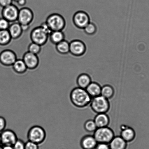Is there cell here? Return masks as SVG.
Wrapping results in <instances>:
<instances>
[{
	"label": "cell",
	"instance_id": "1",
	"mask_svg": "<svg viewBox=\"0 0 149 149\" xmlns=\"http://www.w3.org/2000/svg\"><path fill=\"white\" fill-rule=\"evenodd\" d=\"M70 98L72 104L80 109L85 108L90 105L92 99L86 89L78 87L71 91Z\"/></svg>",
	"mask_w": 149,
	"mask_h": 149
},
{
	"label": "cell",
	"instance_id": "2",
	"mask_svg": "<svg viewBox=\"0 0 149 149\" xmlns=\"http://www.w3.org/2000/svg\"><path fill=\"white\" fill-rule=\"evenodd\" d=\"M51 33L41 26H37L31 31L30 38L32 42L42 46L48 42Z\"/></svg>",
	"mask_w": 149,
	"mask_h": 149
},
{
	"label": "cell",
	"instance_id": "3",
	"mask_svg": "<svg viewBox=\"0 0 149 149\" xmlns=\"http://www.w3.org/2000/svg\"><path fill=\"white\" fill-rule=\"evenodd\" d=\"M45 22L52 32L57 31H62L66 26L65 19L61 15L57 13L50 15Z\"/></svg>",
	"mask_w": 149,
	"mask_h": 149
},
{
	"label": "cell",
	"instance_id": "4",
	"mask_svg": "<svg viewBox=\"0 0 149 149\" xmlns=\"http://www.w3.org/2000/svg\"><path fill=\"white\" fill-rule=\"evenodd\" d=\"M90 105L92 110L97 114L106 113L110 109L108 99L101 95L92 98Z\"/></svg>",
	"mask_w": 149,
	"mask_h": 149
},
{
	"label": "cell",
	"instance_id": "5",
	"mask_svg": "<svg viewBox=\"0 0 149 149\" xmlns=\"http://www.w3.org/2000/svg\"><path fill=\"white\" fill-rule=\"evenodd\" d=\"M46 138V131L39 125H34L29 129L27 132L28 141H32L39 145L44 142Z\"/></svg>",
	"mask_w": 149,
	"mask_h": 149
},
{
	"label": "cell",
	"instance_id": "6",
	"mask_svg": "<svg viewBox=\"0 0 149 149\" xmlns=\"http://www.w3.org/2000/svg\"><path fill=\"white\" fill-rule=\"evenodd\" d=\"M93 136L98 143L108 144L115 136L113 131L108 127L97 128Z\"/></svg>",
	"mask_w": 149,
	"mask_h": 149
},
{
	"label": "cell",
	"instance_id": "7",
	"mask_svg": "<svg viewBox=\"0 0 149 149\" xmlns=\"http://www.w3.org/2000/svg\"><path fill=\"white\" fill-rule=\"evenodd\" d=\"M34 19V14L30 7H25L19 10L17 22L21 25H30Z\"/></svg>",
	"mask_w": 149,
	"mask_h": 149
},
{
	"label": "cell",
	"instance_id": "8",
	"mask_svg": "<svg viewBox=\"0 0 149 149\" xmlns=\"http://www.w3.org/2000/svg\"><path fill=\"white\" fill-rule=\"evenodd\" d=\"M19 9L14 4L2 8L1 15L3 17L9 22L10 23L17 21Z\"/></svg>",
	"mask_w": 149,
	"mask_h": 149
},
{
	"label": "cell",
	"instance_id": "9",
	"mask_svg": "<svg viewBox=\"0 0 149 149\" xmlns=\"http://www.w3.org/2000/svg\"><path fill=\"white\" fill-rule=\"evenodd\" d=\"M90 17L85 12L79 11L74 14L73 21L76 27L80 29H84L90 22Z\"/></svg>",
	"mask_w": 149,
	"mask_h": 149
},
{
	"label": "cell",
	"instance_id": "10",
	"mask_svg": "<svg viewBox=\"0 0 149 149\" xmlns=\"http://www.w3.org/2000/svg\"><path fill=\"white\" fill-rule=\"evenodd\" d=\"M17 59L16 53L11 49H4L0 53V63L4 66H12Z\"/></svg>",
	"mask_w": 149,
	"mask_h": 149
},
{
	"label": "cell",
	"instance_id": "11",
	"mask_svg": "<svg viewBox=\"0 0 149 149\" xmlns=\"http://www.w3.org/2000/svg\"><path fill=\"white\" fill-rule=\"evenodd\" d=\"M86 51V45L82 41L74 40L70 42L69 52L73 56H82L85 53Z\"/></svg>",
	"mask_w": 149,
	"mask_h": 149
},
{
	"label": "cell",
	"instance_id": "12",
	"mask_svg": "<svg viewBox=\"0 0 149 149\" xmlns=\"http://www.w3.org/2000/svg\"><path fill=\"white\" fill-rule=\"evenodd\" d=\"M1 136L2 146H13L18 139L15 133L10 129L4 130L1 133Z\"/></svg>",
	"mask_w": 149,
	"mask_h": 149
},
{
	"label": "cell",
	"instance_id": "13",
	"mask_svg": "<svg viewBox=\"0 0 149 149\" xmlns=\"http://www.w3.org/2000/svg\"><path fill=\"white\" fill-rule=\"evenodd\" d=\"M22 60L28 69L35 70L38 66L39 59L38 55L27 52L23 54Z\"/></svg>",
	"mask_w": 149,
	"mask_h": 149
},
{
	"label": "cell",
	"instance_id": "14",
	"mask_svg": "<svg viewBox=\"0 0 149 149\" xmlns=\"http://www.w3.org/2000/svg\"><path fill=\"white\" fill-rule=\"evenodd\" d=\"M120 136L127 143L132 142L135 139L136 132L133 128L126 125L121 127Z\"/></svg>",
	"mask_w": 149,
	"mask_h": 149
},
{
	"label": "cell",
	"instance_id": "15",
	"mask_svg": "<svg viewBox=\"0 0 149 149\" xmlns=\"http://www.w3.org/2000/svg\"><path fill=\"white\" fill-rule=\"evenodd\" d=\"M12 39L16 40L21 37L23 31L21 24L17 21L11 23L8 29Z\"/></svg>",
	"mask_w": 149,
	"mask_h": 149
},
{
	"label": "cell",
	"instance_id": "16",
	"mask_svg": "<svg viewBox=\"0 0 149 149\" xmlns=\"http://www.w3.org/2000/svg\"><path fill=\"white\" fill-rule=\"evenodd\" d=\"M97 144L93 135L85 136L80 141V146L83 149H95Z\"/></svg>",
	"mask_w": 149,
	"mask_h": 149
},
{
	"label": "cell",
	"instance_id": "17",
	"mask_svg": "<svg viewBox=\"0 0 149 149\" xmlns=\"http://www.w3.org/2000/svg\"><path fill=\"white\" fill-rule=\"evenodd\" d=\"M93 120L97 128L108 127L110 121V118L106 113L97 114Z\"/></svg>",
	"mask_w": 149,
	"mask_h": 149
},
{
	"label": "cell",
	"instance_id": "18",
	"mask_svg": "<svg viewBox=\"0 0 149 149\" xmlns=\"http://www.w3.org/2000/svg\"><path fill=\"white\" fill-rule=\"evenodd\" d=\"M110 149H126L127 143L120 136H115L109 144Z\"/></svg>",
	"mask_w": 149,
	"mask_h": 149
},
{
	"label": "cell",
	"instance_id": "19",
	"mask_svg": "<svg viewBox=\"0 0 149 149\" xmlns=\"http://www.w3.org/2000/svg\"><path fill=\"white\" fill-rule=\"evenodd\" d=\"M86 90L89 95L93 98L100 95L101 87L98 83L92 81L86 88Z\"/></svg>",
	"mask_w": 149,
	"mask_h": 149
},
{
	"label": "cell",
	"instance_id": "20",
	"mask_svg": "<svg viewBox=\"0 0 149 149\" xmlns=\"http://www.w3.org/2000/svg\"><path fill=\"white\" fill-rule=\"evenodd\" d=\"M92 82L91 78L90 76L85 73L80 74L77 79V83L78 87L85 89Z\"/></svg>",
	"mask_w": 149,
	"mask_h": 149
},
{
	"label": "cell",
	"instance_id": "21",
	"mask_svg": "<svg viewBox=\"0 0 149 149\" xmlns=\"http://www.w3.org/2000/svg\"><path fill=\"white\" fill-rule=\"evenodd\" d=\"M65 34L62 31H52L49 36L51 43L55 45L65 40Z\"/></svg>",
	"mask_w": 149,
	"mask_h": 149
},
{
	"label": "cell",
	"instance_id": "22",
	"mask_svg": "<svg viewBox=\"0 0 149 149\" xmlns=\"http://www.w3.org/2000/svg\"><path fill=\"white\" fill-rule=\"evenodd\" d=\"M12 67L14 72L19 74L25 73L28 70L22 59H17Z\"/></svg>",
	"mask_w": 149,
	"mask_h": 149
},
{
	"label": "cell",
	"instance_id": "23",
	"mask_svg": "<svg viewBox=\"0 0 149 149\" xmlns=\"http://www.w3.org/2000/svg\"><path fill=\"white\" fill-rule=\"evenodd\" d=\"M55 49L58 53L67 54L69 52L70 43L65 39L55 45Z\"/></svg>",
	"mask_w": 149,
	"mask_h": 149
},
{
	"label": "cell",
	"instance_id": "24",
	"mask_svg": "<svg viewBox=\"0 0 149 149\" xmlns=\"http://www.w3.org/2000/svg\"><path fill=\"white\" fill-rule=\"evenodd\" d=\"M115 90L112 86L109 84H106L101 87V95L106 98L110 99L114 96Z\"/></svg>",
	"mask_w": 149,
	"mask_h": 149
},
{
	"label": "cell",
	"instance_id": "25",
	"mask_svg": "<svg viewBox=\"0 0 149 149\" xmlns=\"http://www.w3.org/2000/svg\"><path fill=\"white\" fill-rule=\"evenodd\" d=\"M12 39L8 30H0V46H7L10 43Z\"/></svg>",
	"mask_w": 149,
	"mask_h": 149
},
{
	"label": "cell",
	"instance_id": "26",
	"mask_svg": "<svg viewBox=\"0 0 149 149\" xmlns=\"http://www.w3.org/2000/svg\"><path fill=\"white\" fill-rule=\"evenodd\" d=\"M84 126L85 130L89 133H94L97 128L94 120L91 119L86 121Z\"/></svg>",
	"mask_w": 149,
	"mask_h": 149
},
{
	"label": "cell",
	"instance_id": "27",
	"mask_svg": "<svg viewBox=\"0 0 149 149\" xmlns=\"http://www.w3.org/2000/svg\"><path fill=\"white\" fill-rule=\"evenodd\" d=\"M41 46L37 44L31 42L29 45L28 47V51L32 54L36 55L39 54L41 51Z\"/></svg>",
	"mask_w": 149,
	"mask_h": 149
},
{
	"label": "cell",
	"instance_id": "28",
	"mask_svg": "<svg viewBox=\"0 0 149 149\" xmlns=\"http://www.w3.org/2000/svg\"><path fill=\"white\" fill-rule=\"evenodd\" d=\"M86 34L92 36L95 34L97 31V28L96 25L93 23L90 22L84 29Z\"/></svg>",
	"mask_w": 149,
	"mask_h": 149
},
{
	"label": "cell",
	"instance_id": "29",
	"mask_svg": "<svg viewBox=\"0 0 149 149\" xmlns=\"http://www.w3.org/2000/svg\"><path fill=\"white\" fill-rule=\"evenodd\" d=\"M10 23L4 17H0V30H7Z\"/></svg>",
	"mask_w": 149,
	"mask_h": 149
},
{
	"label": "cell",
	"instance_id": "30",
	"mask_svg": "<svg viewBox=\"0 0 149 149\" xmlns=\"http://www.w3.org/2000/svg\"><path fill=\"white\" fill-rule=\"evenodd\" d=\"M25 143L21 139H18L13 146L14 149H25Z\"/></svg>",
	"mask_w": 149,
	"mask_h": 149
},
{
	"label": "cell",
	"instance_id": "31",
	"mask_svg": "<svg viewBox=\"0 0 149 149\" xmlns=\"http://www.w3.org/2000/svg\"><path fill=\"white\" fill-rule=\"evenodd\" d=\"M25 149H39L38 144L28 141L25 143Z\"/></svg>",
	"mask_w": 149,
	"mask_h": 149
},
{
	"label": "cell",
	"instance_id": "32",
	"mask_svg": "<svg viewBox=\"0 0 149 149\" xmlns=\"http://www.w3.org/2000/svg\"><path fill=\"white\" fill-rule=\"evenodd\" d=\"M7 122L3 117L0 116V133L6 129Z\"/></svg>",
	"mask_w": 149,
	"mask_h": 149
},
{
	"label": "cell",
	"instance_id": "33",
	"mask_svg": "<svg viewBox=\"0 0 149 149\" xmlns=\"http://www.w3.org/2000/svg\"><path fill=\"white\" fill-rule=\"evenodd\" d=\"M13 3V0H0V7L2 8L11 5Z\"/></svg>",
	"mask_w": 149,
	"mask_h": 149
},
{
	"label": "cell",
	"instance_id": "34",
	"mask_svg": "<svg viewBox=\"0 0 149 149\" xmlns=\"http://www.w3.org/2000/svg\"><path fill=\"white\" fill-rule=\"evenodd\" d=\"M95 149H110L108 144L98 143Z\"/></svg>",
	"mask_w": 149,
	"mask_h": 149
},
{
	"label": "cell",
	"instance_id": "35",
	"mask_svg": "<svg viewBox=\"0 0 149 149\" xmlns=\"http://www.w3.org/2000/svg\"><path fill=\"white\" fill-rule=\"evenodd\" d=\"M13 3H15V5L17 7H21L20 8H21L23 7H26V4H27V1H26V0H19L17 2H13Z\"/></svg>",
	"mask_w": 149,
	"mask_h": 149
},
{
	"label": "cell",
	"instance_id": "36",
	"mask_svg": "<svg viewBox=\"0 0 149 149\" xmlns=\"http://www.w3.org/2000/svg\"><path fill=\"white\" fill-rule=\"evenodd\" d=\"M21 26L23 32L27 31L30 27V25H21Z\"/></svg>",
	"mask_w": 149,
	"mask_h": 149
},
{
	"label": "cell",
	"instance_id": "37",
	"mask_svg": "<svg viewBox=\"0 0 149 149\" xmlns=\"http://www.w3.org/2000/svg\"><path fill=\"white\" fill-rule=\"evenodd\" d=\"M2 146L3 149H14L11 146Z\"/></svg>",
	"mask_w": 149,
	"mask_h": 149
},
{
	"label": "cell",
	"instance_id": "38",
	"mask_svg": "<svg viewBox=\"0 0 149 149\" xmlns=\"http://www.w3.org/2000/svg\"><path fill=\"white\" fill-rule=\"evenodd\" d=\"M13 2H17V1H19V0H13Z\"/></svg>",
	"mask_w": 149,
	"mask_h": 149
},
{
	"label": "cell",
	"instance_id": "39",
	"mask_svg": "<svg viewBox=\"0 0 149 149\" xmlns=\"http://www.w3.org/2000/svg\"><path fill=\"white\" fill-rule=\"evenodd\" d=\"M0 145H1V133H0Z\"/></svg>",
	"mask_w": 149,
	"mask_h": 149
},
{
	"label": "cell",
	"instance_id": "40",
	"mask_svg": "<svg viewBox=\"0 0 149 149\" xmlns=\"http://www.w3.org/2000/svg\"><path fill=\"white\" fill-rule=\"evenodd\" d=\"M0 149H3V146L1 145H0Z\"/></svg>",
	"mask_w": 149,
	"mask_h": 149
}]
</instances>
